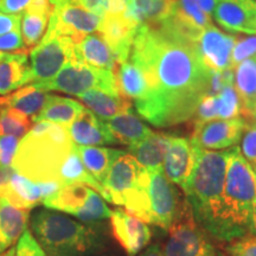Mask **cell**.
I'll return each instance as SVG.
<instances>
[{
    "mask_svg": "<svg viewBox=\"0 0 256 256\" xmlns=\"http://www.w3.org/2000/svg\"><path fill=\"white\" fill-rule=\"evenodd\" d=\"M31 69L28 50L2 52L0 57V96H8L30 84Z\"/></svg>",
    "mask_w": 256,
    "mask_h": 256,
    "instance_id": "7402d4cb",
    "label": "cell"
},
{
    "mask_svg": "<svg viewBox=\"0 0 256 256\" xmlns=\"http://www.w3.org/2000/svg\"><path fill=\"white\" fill-rule=\"evenodd\" d=\"M31 130V120L28 115L14 108L0 106V136H11L19 140Z\"/></svg>",
    "mask_w": 256,
    "mask_h": 256,
    "instance_id": "836d02e7",
    "label": "cell"
},
{
    "mask_svg": "<svg viewBox=\"0 0 256 256\" xmlns=\"http://www.w3.org/2000/svg\"><path fill=\"white\" fill-rule=\"evenodd\" d=\"M78 98L81 104H84L89 110L102 120H108L124 112L132 110V101L119 92L92 89L78 95Z\"/></svg>",
    "mask_w": 256,
    "mask_h": 256,
    "instance_id": "484cf974",
    "label": "cell"
},
{
    "mask_svg": "<svg viewBox=\"0 0 256 256\" xmlns=\"http://www.w3.org/2000/svg\"><path fill=\"white\" fill-rule=\"evenodd\" d=\"M240 150L252 171L256 174V122H249L241 139Z\"/></svg>",
    "mask_w": 256,
    "mask_h": 256,
    "instance_id": "8d00e7d4",
    "label": "cell"
},
{
    "mask_svg": "<svg viewBox=\"0 0 256 256\" xmlns=\"http://www.w3.org/2000/svg\"><path fill=\"white\" fill-rule=\"evenodd\" d=\"M104 122L116 144L127 147L142 142L153 133L150 127L146 126L140 118L133 113V110L124 112L110 119L104 120Z\"/></svg>",
    "mask_w": 256,
    "mask_h": 256,
    "instance_id": "d4e9b609",
    "label": "cell"
},
{
    "mask_svg": "<svg viewBox=\"0 0 256 256\" xmlns=\"http://www.w3.org/2000/svg\"><path fill=\"white\" fill-rule=\"evenodd\" d=\"M2 52H0V57H2Z\"/></svg>",
    "mask_w": 256,
    "mask_h": 256,
    "instance_id": "f907efd6",
    "label": "cell"
},
{
    "mask_svg": "<svg viewBox=\"0 0 256 256\" xmlns=\"http://www.w3.org/2000/svg\"><path fill=\"white\" fill-rule=\"evenodd\" d=\"M14 252H16V247H11L10 249H8L5 252L0 254V256H14Z\"/></svg>",
    "mask_w": 256,
    "mask_h": 256,
    "instance_id": "f6af8a7d",
    "label": "cell"
},
{
    "mask_svg": "<svg viewBox=\"0 0 256 256\" xmlns=\"http://www.w3.org/2000/svg\"><path fill=\"white\" fill-rule=\"evenodd\" d=\"M58 188L56 184L34 183L14 171L8 183L0 188V196L18 209L30 210L43 203L44 198Z\"/></svg>",
    "mask_w": 256,
    "mask_h": 256,
    "instance_id": "ac0fdd59",
    "label": "cell"
},
{
    "mask_svg": "<svg viewBox=\"0 0 256 256\" xmlns=\"http://www.w3.org/2000/svg\"><path fill=\"white\" fill-rule=\"evenodd\" d=\"M84 108L81 102L69 98L50 94L40 113L31 118V122H50L68 127Z\"/></svg>",
    "mask_w": 256,
    "mask_h": 256,
    "instance_id": "83f0119b",
    "label": "cell"
},
{
    "mask_svg": "<svg viewBox=\"0 0 256 256\" xmlns=\"http://www.w3.org/2000/svg\"><path fill=\"white\" fill-rule=\"evenodd\" d=\"M28 210L18 209L0 196V254L17 243L28 229Z\"/></svg>",
    "mask_w": 256,
    "mask_h": 256,
    "instance_id": "cb8c5ba5",
    "label": "cell"
},
{
    "mask_svg": "<svg viewBox=\"0 0 256 256\" xmlns=\"http://www.w3.org/2000/svg\"><path fill=\"white\" fill-rule=\"evenodd\" d=\"M138 28V25L126 18L124 12L107 14L102 18L100 32L115 50L120 64L127 60L130 55Z\"/></svg>",
    "mask_w": 256,
    "mask_h": 256,
    "instance_id": "44dd1931",
    "label": "cell"
},
{
    "mask_svg": "<svg viewBox=\"0 0 256 256\" xmlns=\"http://www.w3.org/2000/svg\"><path fill=\"white\" fill-rule=\"evenodd\" d=\"M76 152H78L86 170L92 176L96 182L102 185L113 162L124 151L100 146L76 145Z\"/></svg>",
    "mask_w": 256,
    "mask_h": 256,
    "instance_id": "f546056e",
    "label": "cell"
},
{
    "mask_svg": "<svg viewBox=\"0 0 256 256\" xmlns=\"http://www.w3.org/2000/svg\"><path fill=\"white\" fill-rule=\"evenodd\" d=\"M212 18L229 32L256 34V0H217Z\"/></svg>",
    "mask_w": 256,
    "mask_h": 256,
    "instance_id": "e0dca14e",
    "label": "cell"
},
{
    "mask_svg": "<svg viewBox=\"0 0 256 256\" xmlns=\"http://www.w3.org/2000/svg\"><path fill=\"white\" fill-rule=\"evenodd\" d=\"M20 14H5L0 12V36L8 34L10 31L20 28Z\"/></svg>",
    "mask_w": 256,
    "mask_h": 256,
    "instance_id": "7bdbcfd3",
    "label": "cell"
},
{
    "mask_svg": "<svg viewBox=\"0 0 256 256\" xmlns=\"http://www.w3.org/2000/svg\"><path fill=\"white\" fill-rule=\"evenodd\" d=\"M74 60L113 72L120 64L115 50L100 31L89 34L75 43Z\"/></svg>",
    "mask_w": 256,
    "mask_h": 256,
    "instance_id": "d6986e66",
    "label": "cell"
},
{
    "mask_svg": "<svg viewBox=\"0 0 256 256\" xmlns=\"http://www.w3.org/2000/svg\"><path fill=\"white\" fill-rule=\"evenodd\" d=\"M234 87L242 104L244 119L252 118L256 106V58L243 60L234 69Z\"/></svg>",
    "mask_w": 256,
    "mask_h": 256,
    "instance_id": "4316f807",
    "label": "cell"
},
{
    "mask_svg": "<svg viewBox=\"0 0 256 256\" xmlns=\"http://www.w3.org/2000/svg\"><path fill=\"white\" fill-rule=\"evenodd\" d=\"M130 60L142 69L146 95L134 102L138 114L156 127H172L194 118L210 95L211 70L200 58L197 38L168 18L138 28Z\"/></svg>",
    "mask_w": 256,
    "mask_h": 256,
    "instance_id": "6da1fadb",
    "label": "cell"
},
{
    "mask_svg": "<svg viewBox=\"0 0 256 256\" xmlns=\"http://www.w3.org/2000/svg\"><path fill=\"white\" fill-rule=\"evenodd\" d=\"M230 254L238 256H256V235H246L232 241L228 247Z\"/></svg>",
    "mask_w": 256,
    "mask_h": 256,
    "instance_id": "60d3db41",
    "label": "cell"
},
{
    "mask_svg": "<svg viewBox=\"0 0 256 256\" xmlns=\"http://www.w3.org/2000/svg\"><path fill=\"white\" fill-rule=\"evenodd\" d=\"M75 42L70 37L46 28V34L28 54L31 83L49 81L70 60H74Z\"/></svg>",
    "mask_w": 256,
    "mask_h": 256,
    "instance_id": "30bf717a",
    "label": "cell"
},
{
    "mask_svg": "<svg viewBox=\"0 0 256 256\" xmlns=\"http://www.w3.org/2000/svg\"><path fill=\"white\" fill-rule=\"evenodd\" d=\"M116 90L130 101H138L146 95L147 82L142 69L128 58L118 66L114 72Z\"/></svg>",
    "mask_w": 256,
    "mask_h": 256,
    "instance_id": "4dcf8cb0",
    "label": "cell"
},
{
    "mask_svg": "<svg viewBox=\"0 0 256 256\" xmlns=\"http://www.w3.org/2000/svg\"><path fill=\"white\" fill-rule=\"evenodd\" d=\"M20 140L11 136H0V168L12 166Z\"/></svg>",
    "mask_w": 256,
    "mask_h": 256,
    "instance_id": "f35d334b",
    "label": "cell"
},
{
    "mask_svg": "<svg viewBox=\"0 0 256 256\" xmlns=\"http://www.w3.org/2000/svg\"><path fill=\"white\" fill-rule=\"evenodd\" d=\"M51 12L52 6L49 0H34L22 12L20 32L26 49L36 46L46 34Z\"/></svg>",
    "mask_w": 256,
    "mask_h": 256,
    "instance_id": "603a6c76",
    "label": "cell"
},
{
    "mask_svg": "<svg viewBox=\"0 0 256 256\" xmlns=\"http://www.w3.org/2000/svg\"><path fill=\"white\" fill-rule=\"evenodd\" d=\"M256 56V34L238 36L232 54V66H235L243 60Z\"/></svg>",
    "mask_w": 256,
    "mask_h": 256,
    "instance_id": "d590c367",
    "label": "cell"
},
{
    "mask_svg": "<svg viewBox=\"0 0 256 256\" xmlns=\"http://www.w3.org/2000/svg\"><path fill=\"white\" fill-rule=\"evenodd\" d=\"M255 58H256V56H255Z\"/></svg>",
    "mask_w": 256,
    "mask_h": 256,
    "instance_id": "816d5d0a",
    "label": "cell"
},
{
    "mask_svg": "<svg viewBox=\"0 0 256 256\" xmlns=\"http://www.w3.org/2000/svg\"><path fill=\"white\" fill-rule=\"evenodd\" d=\"M12 168L34 183L58 186L82 183L104 197L102 185L83 166L68 127L37 122L19 142Z\"/></svg>",
    "mask_w": 256,
    "mask_h": 256,
    "instance_id": "7a4b0ae2",
    "label": "cell"
},
{
    "mask_svg": "<svg viewBox=\"0 0 256 256\" xmlns=\"http://www.w3.org/2000/svg\"><path fill=\"white\" fill-rule=\"evenodd\" d=\"M28 222L46 256H92L107 246L104 226L98 222H82L46 206L32 211Z\"/></svg>",
    "mask_w": 256,
    "mask_h": 256,
    "instance_id": "277c9868",
    "label": "cell"
},
{
    "mask_svg": "<svg viewBox=\"0 0 256 256\" xmlns=\"http://www.w3.org/2000/svg\"><path fill=\"white\" fill-rule=\"evenodd\" d=\"M34 0H0V12L5 14H20Z\"/></svg>",
    "mask_w": 256,
    "mask_h": 256,
    "instance_id": "b9f144b4",
    "label": "cell"
},
{
    "mask_svg": "<svg viewBox=\"0 0 256 256\" xmlns=\"http://www.w3.org/2000/svg\"><path fill=\"white\" fill-rule=\"evenodd\" d=\"M254 235H256V203L254 208Z\"/></svg>",
    "mask_w": 256,
    "mask_h": 256,
    "instance_id": "bcb514c9",
    "label": "cell"
},
{
    "mask_svg": "<svg viewBox=\"0 0 256 256\" xmlns=\"http://www.w3.org/2000/svg\"><path fill=\"white\" fill-rule=\"evenodd\" d=\"M139 256H165L162 252V249L159 247V244L150 246L148 248L145 249Z\"/></svg>",
    "mask_w": 256,
    "mask_h": 256,
    "instance_id": "ee69618b",
    "label": "cell"
},
{
    "mask_svg": "<svg viewBox=\"0 0 256 256\" xmlns=\"http://www.w3.org/2000/svg\"><path fill=\"white\" fill-rule=\"evenodd\" d=\"M25 50L26 48L24 46L20 28L10 31L0 36V52H17V51Z\"/></svg>",
    "mask_w": 256,
    "mask_h": 256,
    "instance_id": "ab89813d",
    "label": "cell"
},
{
    "mask_svg": "<svg viewBox=\"0 0 256 256\" xmlns=\"http://www.w3.org/2000/svg\"><path fill=\"white\" fill-rule=\"evenodd\" d=\"M174 0H130L124 14L138 26L152 24L168 17Z\"/></svg>",
    "mask_w": 256,
    "mask_h": 256,
    "instance_id": "1f68e13d",
    "label": "cell"
},
{
    "mask_svg": "<svg viewBox=\"0 0 256 256\" xmlns=\"http://www.w3.org/2000/svg\"><path fill=\"white\" fill-rule=\"evenodd\" d=\"M14 256H46L36 238H34L30 229H26L22 234L16 244Z\"/></svg>",
    "mask_w": 256,
    "mask_h": 256,
    "instance_id": "74e56055",
    "label": "cell"
},
{
    "mask_svg": "<svg viewBox=\"0 0 256 256\" xmlns=\"http://www.w3.org/2000/svg\"><path fill=\"white\" fill-rule=\"evenodd\" d=\"M238 36L224 34L211 24L197 38V49L200 58L210 70L222 72L232 68V54Z\"/></svg>",
    "mask_w": 256,
    "mask_h": 256,
    "instance_id": "2e32d148",
    "label": "cell"
},
{
    "mask_svg": "<svg viewBox=\"0 0 256 256\" xmlns=\"http://www.w3.org/2000/svg\"><path fill=\"white\" fill-rule=\"evenodd\" d=\"M150 220L159 228L168 230L179 211V196L174 184L166 177L164 171L148 172Z\"/></svg>",
    "mask_w": 256,
    "mask_h": 256,
    "instance_id": "7c38bea8",
    "label": "cell"
},
{
    "mask_svg": "<svg viewBox=\"0 0 256 256\" xmlns=\"http://www.w3.org/2000/svg\"><path fill=\"white\" fill-rule=\"evenodd\" d=\"M43 204L49 209L76 217L82 222H100L110 218L112 210L98 192L88 185L72 183L60 186L44 198Z\"/></svg>",
    "mask_w": 256,
    "mask_h": 256,
    "instance_id": "52a82bcc",
    "label": "cell"
},
{
    "mask_svg": "<svg viewBox=\"0 0 256 256\" xmlns=\"http://www.w3.org/2000/svg\"><path fill=\"white\" fill-rule=\"evenodd\" d=\"M217 95L218 98V119H234L242 115V104L234 83L224 86Z\"/></svg>",
    "mask_w": 256,
    "mask_h": 256,
    "instance_id": "e575fe53",
    "label": "cell"
},
{
    "mask_svg": "<svg viewBox=\"0 0 256 256\" xmlns=\"http://www.w3.org/2000/svg\"><path fill=\"white\" fill-rule=\"evenodd\" d=\"M102 18L92 14L81 6L66 2V4L52 6L48 28L58 32L63 36L70 37L78 43L83 37L92 32L100 31Z\"/></svg>",
    "mask_w": 256,
    "mask_h": 256,
    "instance_id": "4fadbf2b",
    "label": "cell"
},
{
    "mask_svg": "<svg viewBox=\"0 0 256 256\" xmlns=\"http://www.w3.org/2000/svg\"><path fill=\"white\" fill-rule=\"evenodd\" d=\"M68 133L72 142L80 146H104L116 144L104 120L86 107L69 124Z\"/></svg>",
    "mask_w": 256,
    "mask_h": 256,
    "instance_id": "ffe728a7",
    "label": "cell"
},
{
    "mask_svg": "<svg viewBox=\"0 0 256 256\" xmlns=\"http://www.w3.org/2000/svg\"><path fill=\"white\" fill-rule=\"evenodd\" d=\"M112 234L128 256H136L151 241L150 226L121 208L112 211Z\"/></svg>",
    "mask_w": 256,
    "mask_h": 256,
    "instance_id": "9a60e30c",
    "label": "cell"
},
{
    "mask_svg": "<svg viewBox=\"0 0 256 256\" xmlns=\"http://www.w3.org/2000/svg\"><path fill=\"white\" fill-rule=\"evenodd\" d=\"M148 171L132 154L124 152L114 160L102 183L104 200L124 206L130 215L148 223Z\"/></svg>",
    "mask_w": 256,
    "mask_h": 256,
    "instance_id": "8992f818",
    "label": "cell"
},
{
    "mask_svg": "<svg viewBox=\"0 0 256 256\" xmlns=\"http://www.w3.org/2000/svg\"><path fill=\"white\" fill-rule=\"evenodd\" d=\"M32 84L48 92H57L74 96H78L92 89L118 92L113 72L94 68L76 60L66 63L55 78L49 81Z\"/></svg>",
    "mask_w": 256,
    "mask_h": 256,
    "instance_id": "ba28073f",
    "label": "cell"
},
{
    "mask_svg": "<svg viewBox=\"0 0 256 256\" xmlns=\"http://www.w3.org/2000/svg\"><path fill=\"white\" fill-rule=\"evenodd\" d=\"M230 256H238V255H234V254H230Z\"/></svg>",
    "mask_w": 256,
    "mask_h": 256,
    "instance_id": "681fc988",
    "label": "cell"
},
{
    "mask_svg": "<svg viewBox=\"0 0 256 256\" xmlns=\"http://www.w3.org/2000/svg\"><path fill=\"white\" fill-rule=\"evenodd\" d=\"M249 120L238 116L234 119H216L194 124L191 140L200 148L222 151L238 146L247 130Z\"/></svg>",
    "mask_w": 256,
    "mask_h": 256,
    "instance_id": "8fae6325",
    "label": "cell"
},
{
    "mask_svg": "<svg viewBox=\"0 0 256 256\" xmlns=\"http://www.w3.org/2000/svg\"><path fill=\"white\" fill-rule=\"evenodd\" d=\"M49 95L48 92L40 90L30 83L8 96H0V106L14 108L28 116L34 118L43 110Z\"/></svg>",
    "mask_w": 256,
    "mask_h": 256,
    "instance_id": "d6a6232c",
    "label": "cell"
},
{
    "mask_svg": "<svg viewBox=\"0 0 256 256\" xmlns=\"http://www.w3.org/2000/svg\"><path fill=\"white\" fill-rule=\"evenodd\" d=\"M120 2H122V4H124V6H126V5L128 4V2H130V0H120Z\"/></svg>",
    "mask_w": 256,
    "mask_h": 256,
    "instance_id": "7dc6e473",
    "label": "cell"
},
{
    "mask_svg": "<svg viewBox=\"0 0 256 256\" xmlns=\"http://www.w3.org/2000/svg\"><path fill=\"white\" fill-rule=\"evenodd\" d=\"M198 146L188 138L170 136L162 171L170 182L184 188L197 162Z\"/></svg>",
    "mask_w": 256,
    "mask_h": 256,
    "instance_id": "5bb4252c",
    "label": "cell"
},
{
    "mask_svg": "<svg viewBox=\"0 0 256 256\" xmlns=\"http://www.w3.org/2000/svg\"><path fill=\"white\" fill-rule=\"evenodd\" d=\"M255 203L256 174L240 147H232L220 208L210 235L223 242L254 235Z\"/></svg>",
    "mask_w": 256,
    "mask_h": 256,
    "instance_id": "3957f363",
    "label": "cell"
},
{
    "mask_svg": "<svg viewBox=\"0 0 256 256\" xmlns=\"http://www.w3.org/2000/svg\"><path fill=\"white\" fill-rule=\"evenodd\" d=\"M229 150L211 151L198 147L197 162L183 191L198 226L211 234L222 197Z\"/></svg>",
    "mask_w": 256,
    "mask_h": 256,
    "instance_id": "5b68a950",
    "label": "cell"
},
{
    "mask_svg": "<svg viewBox=\"0 0 256 256\" xmlns=\"http://www.w3.org/2000/svg\"><path fill=\"white\" fill-rule=\"evenodd\" d=\"M168 232V238L162 249L165 256H220L209 234L194 220L186 200Z\"/></svg>",
    "mask_w": 256,
    "mask_h": 256,
    "instance_id": "9c48e42d",
    "label": "cell"
},
{
    "mask_svg": "<svg viewBox=\"0 0 256 256\" xmlns=\"http://www.w3.org/2000/svg\"><path fill=\"white\" fill-rule=\"evenodd\" d=\"M252 119L256 120V106H255V110H254V113H252Z\"/></svg>",
    "mask_w": 256,
    "mask_h": 256,
    "instance_id": "c3c4849f",
    "label": "cell"
},
{
    "mask_svg": "<svg viewBox=\"0 0 256 256\" xmlns=\"http://www.w3.org/2000/svg\"><path fill=\"white\" fill-rule=\"evenodd\" d=\"M168 138V134L153 132L142 142L128 147V151L142 168L148 172L159 171V170H162Z\"/></svg>",
    "mask_w": 256,
    "mask_h": 256,
    "instance_id": "f1b7e54d",
    "label": "cell"
}]
</instances>
